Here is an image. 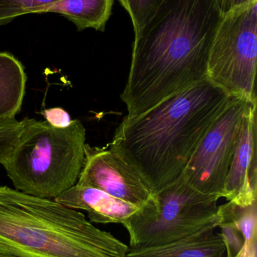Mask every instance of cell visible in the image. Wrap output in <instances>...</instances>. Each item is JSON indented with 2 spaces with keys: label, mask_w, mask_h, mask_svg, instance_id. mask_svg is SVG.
Here are the masks:
<instances>
[{
  "label": "cell",
  "mask_w": 257,
  "mask_h": 257,
  "mask_svg": "<svg viewBox=\"0 0 257 257\" xmlns=\"http://www.w3.org/2000/svg\"><path fill=\"white\" fill-rule=\"evenodd\" d=\"M222 18L217 0L163 1L135 33L121 94L128 117L208 79L210 50Z\"/></svg>",
  "instance_id": "obj_1"
},
{
  "label": "cell",
  "mask_w": 257,
  "mask_h": 257,
  "mask_svg": "<svg viewBox=\"0 0 257 257\" xmlns=\"http://www.w3.org/2000/svg\"><path fill=\"white\" fill-rule=\"evenodd\" d=\"M231 97L208 79L123 119L110 148L132 165L152 193L178 179Z\"/></svg>",
  "instance_id": "obj_2"
},
{
  "label": "cell",
  "mask_w": 257,
  "mask_h": 257,
  "mask_svg": "<svg viewBox=\"0 0 257 257\" xmlns=\"http://www.w3.org/2000/svg\"><path fill=\"white\" fill-rule=\"evenodd\" d=\"M128 249L80 211L0 186V255L127 257Z\"/></svg>",
  "instance_id": "obj_3"
},
{
  "label": "cell",
  "mask_w": 257,
  "mask_h": 257,
  "mask_svg": "<svg viewBox=\"0 0 257 257\" xmlns=\"http://www.w3.org/2000/svg\"><path fill=\"white\" fill-rule=\"evenodd\" d=\"M11 155L3 163L15 189L54 199L73 187L84 161L86 131L80 120L66 128L25 117Z\"/></svg>",
  "instance_id": "obj_4"
},
{
  "label": "cell",
  "mask_w": 257,
  "mask_h": 257,
  "mask_svg": "<svg viewBox=\"0 0 257 257\" xmlns=\"http://www.w3.org/2000/svg\"><path fill=\"white\" fill-rule=\"evenodd\" d=\"M219 199L192 187L181 175L123 225L129 248L161 245L218 228Z\"/></svg>",
  "instance_id": "obj_5"
},
{
  "label": "cell",
  "mask_w": 257,
  "mask_h": 257,
  "mask_svg": "<svg viewBox=\"0 0 257 257\" xmlns=\"http://www.w3.org/2000/svg\"><path fill=\"white\" fill-rule=\"evenodd\" d=\"M257 1L223 15L208 61L207 78L230 97L257 102Z\"/></svg>",
  "instance_id": "obj_6"
},
{
  "label": "cell",
  "mask_w": 257,
  "mask_h": 257,
  "mask_svg": "<svg viewBox=\"0 0 257 257\" xmlns=\"http://www.w3.org/2000/svg\"><path fill=\"white\" fill-rule=\"evenodd\" d=\"M251 103L242 98L231 97L201 141L182 174L198 191L217 199L223 198L226 176L243 120Z\"/></svg>",
  "instance_id": "obj_7"
},
{
  "label": "cell",
  "mask_w": 257,
  "mask_h": 257,
  "mask_svg": "<svg viewBox=\"0 0 257 257\" xmlns=\"http://www.w3.org/2000/svg\"><path fill=\"white\" fill-rule=\"evenodd\" d=\"M78 185L99 189L110 196L141 208L152 191L137 169L110 148L84 146V161Z\"/></svg>",
  "instance_id": "obj_8"
},
{
  "label": "cell",
  "mask_w": 257,
  "mask_h": 257,
  "mask_svg": "<svg viewBox=\"0 0 257 257\" xmlns=\"http://www.w3.org/2000/svg\"><path fill=\"white\" fill-rule=\"evenodd\" d=\"M256 106L252 102L244 116L223 192V198L240 206L257 202Z\"/></svg>",
  "instance_id": "obj_9"
},
{
  "label": "cell",
  "mask_w": 257,
  "mask_h": 257,
  "mask_svg": "<svg viewBox=\"0 0 257 257\" xmlns=\"http://www.w3.org/2000/svg\"><path fill=\"white\" fill-rule=\"evenodd\" d=\"M54 200L72 209L85 211L92 223L99 224L119 223L123 226L140 208L99 189L77 184Z\"/></svg>",
  "instance_id": "obj_10"
},
{
  "label": "cell",
  "mask_w": 257,
  "mask_h": 257,
  "mask_svg": "<svg viewBox=\"0 0 257 257\" xmlns=\"http://www.w3.org/2000/svg\"><path fill=\"white\" fill-rule=\"evenodd\" d=\"M226 247L220 232L207 231L161 245L128 249L127 257H224Z\"/></svg>",
  "instance_id": "obj_11"
},
{
  "label": "cell",
  "mask_w": 257,
  "mask_h": 257,
  "mask_svg": "<svg viewBox=\"0 0 257 257\" xmlns=\"http://www.w3.org/2000/svg\"><path fill=\"white\" fill-rule=\"evenodd\" d=\"M114 0H60L37 14H60L73 23L78 31L95 29L104 32L110 19Z\"/></svg>",
  "instance_id": "obj_12"
},
{
  "label": "cell",
  "mask_w": 257,
  "mask_h": 257,
  "mask_svg": "<svg viewBox=\"0 0 257 257\" xmlns=\"http://www.w3.org/2000/svg\"><path fill=\"white\" fill-rule=\"evenodd\" d=\"M24 66L10 53L0 52V121L15 118L26 93Z\"/></svg>",
  "instance_id": "obj_13"
},
{
  "label": "cell",
  "mask_w": 257,
  "mask_h": 257,
  "mask_svg": "<svg viewBox=\"0 0 257 257\" xmlns=\"http://www.w3.org/2000/svg\"><path fill=\"white\" fill-rule=\"evenodd\" d=\"M219 208L233 220L244 235L242 247L232 257H257V202L247 206L228 202Z\"/></svg>",
  "instance_id": "obj_14"
},
{
  "label": "cell",
  "mask_w": 257,
  "mask_h": 257,
  "mask_svg": "<svg viewBox=\"0 0 257 257\" xmlns=\"http://www.w3.org/2000/svg\"><path fill=\"white\" fill-rule=\"evenodd\" d=\"M60 0H0V27L27 14H37L46 6Z\"/></svg>",
  "instance_id": "obj_15"
},
{
  "label": "cell",
  "mask_w": 257,
  "mask_h": 257,
  "mask_svg": "<svg viewBox=\"0 0 257 257\" xmlns=\"http://www.w3.org/2000/svg\"><path fill=\"white\" fill-rule=\"evenodd\" d=\"M127 11L134 27L138 33L155 15L164 0H118Z\"/></svg>",
  "instance_id": "obj_16"
},
{
  "label": "cell",
  "mask_w": 257,
  "mask_h": 257,
  "mask_svg": "<svg viewBox=\"0 0 257 257\" xmlns=\"http://www.w3.org/2000/svg\"><path fill=\"white\" fill-rule=\"evenodd\" d=\"M24 128V120L16 118L0 121V164H3L15 149Z\"/></svg>",
  "instance_id": "obj_17"
},
{
  "label": "cell",
  "mask_w": 257,
  "mask_h": 257,
  "mask_svg": "<svg viewBox=\"0 0 257 257\" xmlns=\"http://www.w3.org/2000/svg\"><path fill=\"white\" fill-rule=\"evenodd\" d=\"M42 115L45 118V121L51 126L55 128H66L70 125V116L69 113L62 108H52L45 109Z\"/></svg>",
  "instance_id": "obj_18"
},
{
  "label": "cell",
  "mask_w": 257,
  "mask_h": 257,
  "mask_svg": "<svg viewBox=\"0 0 257 257\" xmlns=\"http://www.w3.org/2000/svg\"><path fill=\"white\" fill-rule=\"evenodd\" d=\"M255 1L257 0H217L220 12L223 15Z\"/></svg>",
  "instance_id": "obj_19"
},
{
  "label": "cell",
  "mask_w": 257,
  "mask_h": 257,
  "mask_svg": "<svg viewBox=\"0 0 257 257\" xmlns=\"http://www.w3.org/2000/svg\"><path fill=\"white\" fill-rule=\"evenodd\" d=\"M0 257H13V256H3V255H0Z\"/></svg>",
  "instance_id": "obj_20"
}]
</instances>
